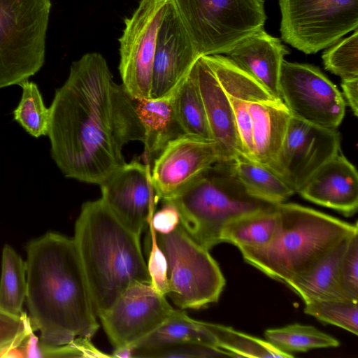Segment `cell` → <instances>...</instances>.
Segmentation results:
<instances>
[{"label": "cell", "mask_w": 358, "mask_h": 358, "mask_svg": "<svg viewBox=\"0 0 358 358\" xmlns=\"http://www.w3.org/2000/svg\"><path fill=\"white\" fill-rule=\"evenodd\" d=\"M49 110L51 157L68 178L101 185L125 163L124 145L143 141L134 99L98 52L72 63Z\"/></svg>", "instance_id": "cell-1"}, {"label": "cell", "mask_w": 358, "mask_h": 358, "mask_svg": "<svg viewBox=\"0 0 358 358\" xmlns=\"http://www.w3.org/2000/svg\"><path fill=\"white\" fill-rule=\"evenodd\" d=\"M26 301L29 319L50 345L92 338L99 325L73 238L55 232L27 247Z\"/></svg>", "instance_id": "cell-2"}, {"label": "cell", "mask_w": 358, "mask_h": 358, "mask_svg": "<svg viewBox=\"0 0 358 358\" xmlns=\"http://www.w3.org/2000/svg\"><path fill=\"white\" fill-rule=\"evenodd\" d=\"M73 239L97 317L132 285L151 283L140 236L127 229L101 199L83 204Z\"/></svg>", "instance_id": "cell-3"}, {"label": "cell", "mask_w": 358, "mask_h": 358, "mask_svg": "<svg viewBox=\"0 0 358 358\" xmlns=\"http://www.w3.org/2000/svg\"><path fill=\"white\" fill-rule=\"evenodd\" d=\"M278 222L264 247L239 249L244 260L267 276L286 283L330 248L358 232L350 224L296 203H278Z\"/></svg>", "instance_id": "cell-4"}, {"label": "cell", "mask_w": 358, "mask_h": 358, "mask_svg": "<svg viewBox=\"0 0 358 358\" xmlns=\"http://www.w3.org/2000/svg\"><path fill=\"white\" fill-rule=\"evenodd\" d=\"M165 201L176 207L185 231L209 250L222 243L221 233L229 222L277 205L250 194L238 178L232 161L213 164Z\"/></svg>", "instance_id": "cell-5"}, {"label": "cell", "mask_w": 358, "mask_h": 358, "mask_svg": "<svg viewBox=\"0 0 358 358\" xmlns=\"http://www.w3.org/2000/svg\"><path fill=\"white\" fill-rule=\"evenodd\" d=\"M199 55L226 54L264 28V0H171Z\"/></svg>", "instance_id": "cell-6"}, {"label": "cell", "mask_w": 358, "mask_h": 358, "mask_svg": "<svg viewBox=\"0 0 358 358\" xmlns=\"http://www.w3.org/2000/svg\"><path fill=\"white\" fill-rule=\"evenodd\" d=\"M50 8V0H0V89L43 66Z\"/></svg>", "instance_id": "cell-7"}, {"label": "cell", "mask_w": 358, "mask_h": 358, "mask_svg": "<svg viewBox=\"0 0 358 358\" xmlns=\"http://www.w3.org/2000/svg\"><path fill=\"white\" fill-rule=\"evenodd\" d=\"M167 262L168 295L180 309H200L218 301L224 275L209 250L197 243L180 224L169 234L156 233Z\"/></svg>", "instance_id": "cell-8"}, {"label": "cell", "mask_w": 358, "mask_h": 358, "mask_svg": "<svg viewBox=\"0 0 358 358\" xmlns=\"http://www.w3.org/2000/svg\"><path fill=\"white\" fill-rule=\"evenodd\" d=\"M279 5L282 39L306 54L358 28V0H279Z\"/></svg>", "instance_id": "cell-9"}, {"label": "cell", "mask_w": 358, "mask_h": 358, "mask_svg": "<svg viewBox=\"0 0 358 358\" xmlns=\"http://www.w3.org/2000/svg\"><path fill=\"white\" fill-rule=\"evenodd\" d=\"M169 0H141L119 38L122 86L134 99H150L157 36Z\"/></svg>", "instance_id": "cell-10"}, {"label": "cell", "mask_w": 358, "mask_h": 358, "mask_svg": "<svg viewBox=\"0 0 358 358\" xmlns=\"http://www.w3.org/2000/svg\"><path fill=\"white\" fill-rule=\"evenodd\" d=\"M279 85L292 115L327 129H337L341 123L345 110L343 96L317 67L284 60Z\"/></svg>", "instance_id": "cell-11"}, {"label": "cell", "mask_w": 358, "mask_h": 358, "mask_svg": "<svg viewBox=\"0 0 358 358\" xmlns=\"http://www.w3.org/2000/svg\"><path fill=\"white\" fill-rule=\"evenodd\" d=\"M176 310L151 283L138 282L122 293L99 319L114 349H134Z\"/></svg>", "instance_id": "cell-12"}, {"label": "cell", "mask_w": 358, "mask_h": 358, "mask_svg": "<svg viewBox=\"0 0 358 358\" xmlns=\"http://www.w3.org/2000/svg\"><path fill=\"white\" fill-rule=\"evenodd\" d=\"M340 143L336 129L292 115L275 173L298 193L320 167L339 152Z\"/></svg>", "instance_id": "cell-13"}, {"label": "cell", "mask_w": 358, "mask_h": 358, "mask_svg": "<svg viewBox=\"0 0 358 358\" xmlns=\"http://www.w3.org/2000/svg\"><path fill=\"white\" fill-rule=\"evenodd\" d=\"M99 185L101 199L110 210L127 229L141 236L160 200L148 167L135 160L125 162Z\"/></svg>", "instance_id": "cell-14"}, {"label": "cell", "mask_w": 358, "mask_h": 358, "mask_svg": "<svg viewBox=\"0 0 358 358\" xmlns=\"http://www.w3.org/2000/svg\"><path fill=\"white\" fill-rule=\"evenodd\" d=\"M199 57L173 2L169 0L157 36L150 99L172 98Z\"/></svg>", "instance_id": "cell-15"}, {"label": "cell", "mask_w": 358, "mask_h": 358, "mask_svg": "<svg viewBox=\"0 0 358 358\" xmlns=\"http://www.w3.org/2000/svg\"><path fill=\"white\" fill-rule=\"evenodd\" d=\"M220 162L214 142L185 134L170 141L158 154L150 173L159 199L172 198L205 169Z\"/></svg>", "instance_id": "cell-16"}, {"label": "cell", "mask_w": 358, "mask_h": 358, "mask_svg": "<svg viewBox=\"0 0 358 358\" xmlns=\"http://www.w3.org/2000/svg\"><path fill=\"white\" fill-rule=\"evenodd\" d=\"M198 86L220 162H231L243 153L229 97L203 56L191 70Z\"/></svg>", "instance_id": "cell-17"}, {"label": "cell", "mask_w": 358, "mask_h": 358, "mask_svg": "<svg viewBox=\"0 0 358 358\" xmlns=\"http://www.w3.org/2000/svg\"><path fill=\"white\" fill-rule=\"evenodd\" d=\"M298 193L316 204L352 216L358 209L357 169L338 152L320 167Z\"/></svg>", "instance_id": "cell-18"}, {"label": "cell", "mask_w": 358, "mask_h": 358, "mask_svg": "<svg viewBox=\"0 0 358 358\" xmlns=\"http://www.w3.org/2000/svg\"><path fill=\"white\" fill-rule=\"evenodd\" d=\"M287 54L289 51L281 40L267 34L264 28L245 37L226 53L228 59L280 100V71Z\"/></svg>", "instance_id": "cell-19"}, {"label": "cell", "mask_w": 358, "mask_h": 358, "mask_svg": "<svg viewBox=\"0 0 358 358\" xmlns=\"http://www.w3.org/2000/svg\"><path fill=\"white\" fill-rule=\"evenodd\" d=\"M248 107L255 161L275 173L292 114L281 100L248 102Z\"/></svg>", "instance_id": "cell-20"}, {"label": "cell", "mask_w": 358, "mask_h": 358, "mask_svg": "<svg viewBox=\"0 0 358 358\" xmlns=\"http://www.w3.org/2000/svg\"><path fill=\"white\" fill-rule=\"evenodd\" d=\"M350 237L330 248L305 271L285 283L304 303L316 300L346 299L340 287L339 268Z\"/></svg>", "instance_id": "cell-21"}, {"label": "cell", "mask_w": 358, "mask_h": 358, "mask_svg": "<svg viewBox=\"0 0 358 358\" xmlns=\"http://www.w3.org/2000/svg\"><path fill=\"white\" fill-rule=\"evenodd\" d=\"M147 157L159 154L171 140L183 135L175 115L172 98L134 99Z\"/></svg>", "instance_id": "cell-22"}, {"label": "cell", "mask_w": 358, "mask_h": 358, "mask_svg": "<svg viewBox=\"0 0 358 358\" xmlns=\"http://www.w3.org/2000/svg\"><path fill=\"white\" fill-rule=\"evenodd\" d=\"M277 205L231 220L222 231L221 242L233 244L238 249L266 246L271 241L278 225Z\"/></svg>", "instance_id": "cell-23"}, {"label": "cell", "mask_w": 358, "mask_h": 358, "mask_svg": "<svg viewBox=\"0 0 358 358\" xmlns=\"http://www.w3.org/2000/svg\"><path fill=\"white\" fill-rule=\"evenodd\" d=\"M234 171L252 195L274 204L283 203L295 192L277 174L243 153L232 161Z\"/></svg>", "instance_id": "cell-24"}, {"label": "cell", "mask_w": 358, "mask_h": 358, "mask_svg": "<svg viewBox=\"0 0 358 358\" xmlns=\"http://www.w3.org/2000/svg\"><path fill=\"white\" fill-rule=\"evenodd\" d=\"M172 102L176 117L185 135L213 142L203 103L192 71L172 97Z\"/></svg>", "instance_id": "cell-25"}, {"label": "cell", "mask_w": 358, "mask_h": 358, "mask_svg": "<svg viewBox=\"0 0 358 358\" xmlns=\"http://www.w3.org/2000/svg\"><path fill=\"white\" fill-rule=\"evenodd\" d=\"M177 343H196L217 348L209 322L192 319L184 310L177 309L168 320L134 349Z\"/></svg>", "instance_id": "cell-26"}, {"label": "cell", "mask_w": 358, "mask_h": 358, "mask_svg": "<svg viewBox=\"0 0 358 358\" xmlns=\"http://www.w3.org/2000/svg\"><path fill=\"white\" fill-rule=\"evenodd\" d=\"M203 57L228 96L247 102L280 100L272 96L262 85L227 57L220 55Z\"/></svg>", "instance_id": "cell-27"}, {"label": "cell", "mask_w": 358, "mask_h": 358, "mask_svg": "<svg viewBox=\"0 0 358 358\" xmlns=\"http://www.w3.org/2000/svg\"><path fill=\"white\" fill-rule=\"evenodd\" d=\"M216 346L233 357L289 358L294 355L282 351L266 340L238 331L219 324L209 322Z\"/></svg>", "instance_id": "cell-28"}, {"label": "cell", "mask_w": 358, "mask_h": 358, "mask_svg": "<svg viewBox=\"0 0 358 358\" xmlns=\"http://www.w3.org/2000/svg\"><path fill=\"white\" fill-rule=\"evenodd\" d=\"M27 294L26 263L10 245L2 250L0 308L20 315Z\"/></svg>", "instance_id": "cell-29"}, {"label": "cell", "mask_w": 358, "mask_h": 358, "mask_svg": "<svg viewBox=\"0 0 358 358\" xmlns=\"http://www.w3.org/2000/svg\"><path fill=\"white\" fill-rule=\"evenodd\" d=\"M266 340L277 348L289 352H303L313 349L336 348L338 340L317 328L301 324L268 329Z\"/></svg>", "instance_id": "cell-30"}, {"label": "cell", "mask_w": 358, "mask_h": 358, "mask_svg": "<svg viewBox=\"0 0 358 358\" xmlns=\"http://www.w3.org/2000/svg\"><path fill=\"white\" fill-rule=\"evenodd\" d=\"M20 85L22 96L13 112L14 120L35 138L48 135L50 110L44 105L37 85L27 80Z\"/></svg>", "instance_id": "cell-31"}, {"label": "cell", "mask_w": 358, "mask_h": 358, "mask_svg": "<svg viewBox=\"0 0 358 358\" xmlns=\"http://www.w3.org/2000/svg\"><path fill=\"white\" fill-rule=\"evenodd\" d=\"M358 301L316 300L305 303L304 313L318 320L358 334Z\"/></svg>", "instance_id": "cell-32"}, {"label": "cell", "mask_w": 358, "mask_h": 358, "mask_svg": "<svg viewBox=\"0 0 358 358\" xmlns=\"http://www.w3.org/2000/svg\"><path fill=\"white\" fill-rule=\"evenodd\" d=\"M324 67L342 80L358 78V30L322 54Z\"/></svg>", "instance_id": "cell-33"}, {"label": "cell", "mask_w": 358, "mask_h": 358, "mask_svg": "<svg viewBox=\"0 0 358 358\" xmlns=\"http://www.w3.org/2000/svg\"><path fill=\"white\" fill-rule=\"evenodd\" d=\"M228 356L224 350L196 343H177L134 350L133 358H204Z\"/></svg>", "instance_id": "cell-34"}, {"label": "cell", "mask_w": 358, "mask_h": 358, "mask_svg": "<svg viewBox=\"0 0 358 358\" xmlns=\"http://www.w3.org/2000/svg\"><path fill=\"white\" fill-rule=\"evenodd\" d=\"M34 329L26 313L17 315L0 308V355L21 345Z\"/></svg>", "instance_id": "cell-35"}, {"label": "cell", "mask_w": 358, "mask_h": 358, "mask_svg": "<svg viewBox=\"0 0 358 358\" xmlns=\"http://www.w3.org/2000/svg\"><path fill=\"white\" fill-rule=\"evenodd\" d=\"M339 283L345 299L358 301V232L350 237L341 258Z\"/></svg>", "instance_id": "cell-36"}, {"label": "cell", "mask_w": 358, "mask_h": 358, "mask_svg": "<svg viewBox=\"0 0 358 358\" xmlns=\"http://www.w3.org/2000/svg\"><path fill=\"white\" fill-rule=\"evenodd\" d=\"M148 228L150 245L146 265L151 285L158 292L166 296L169 289L166 259L157 244L156 231L150 224Z\"/></svg>", "instance_id": "cell-37"}, {"label": "cell", "mask_w": 358, "mask_h": 358, "mask_svg": "<svg viewBox=\"0 0 358 358\" xmlns=\"http://www.w3.org/2000/svg\"><path fill=\"white\" fill-rule=\"evenodd\" d=\"M228 97L233 109L242 152L248 158L255 161L252 138V121L249 110L248 102L230 96Z\"/></svg>", "instance_id": "cell-38"}, {"label": "cell", "mask_w": 358, "mask_h": 358, "mask_svg": "<svg viewBox=\"0 0 358 358\" xmlns=\"http://www.w3.org/2000/svg\"><path fill=\"white\" fill-rule=\"evenodd\" d=\"M180 222L176 207L172 203L164 201L160 210L154 213L149 224L156 233L165 234L174 230Z\"/></svg>", "instance_id": "cell-39"}, {"label": "cell", "mask_w": 358, "mask_h": 358, "mask_svg": "<svg viewBox=\"0 0 358 358\" xmlns=\"http://www.w3.org/2000/svg\"><path fill=\"white\" fill-rule=\"evenodd\" d=\"M343 94L354 115H358V78L342 80Z\"/></svg>", "instance_id": "cell-40"}, {"label": "cell", "mask_w": 358, "mask_h": 358, "mask_svg": "<svg viewBox=\"0 0 358 358\" xmlns=\"http://www.w3.org/2000/svg\"><path fill=\"white\" fill-rule=\"evenodd\" d=\"M134 349L129 347L116 348L113 352L111 357L133 358Z\"/></svg>", "instance_id": "cell-41"}]
</instances>
